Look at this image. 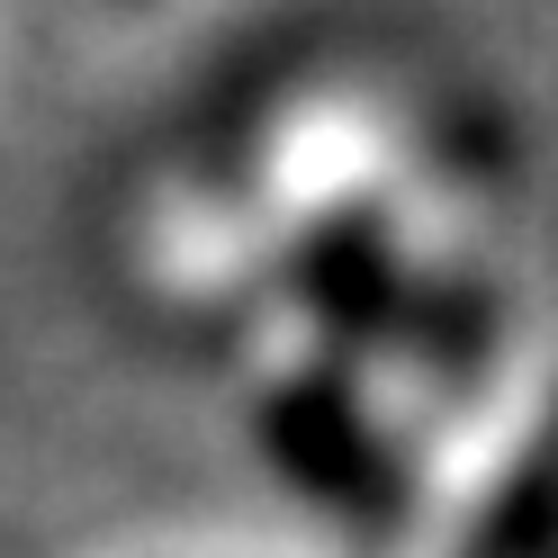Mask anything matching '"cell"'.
<instances>
[{
    "label": "cell",
    "instance_id": "obj_1",
    "mask_svg": "<svg viewBox=\"0 0 558 558\" xmlns=\"http://www.w3.org/2000/svg\"><path fill=\"white\" fill-rule=\"evenodd\" d=\"M450 154H469L460 118L388 63H306V73L270 82L234 126V154L207 162L226 198L253 217L270 243L279 279L333 262L361 243L397 198H414Z\"/></svg>",
    "mask_w": 558,
    "mask_h": 558
}]
</instances>
